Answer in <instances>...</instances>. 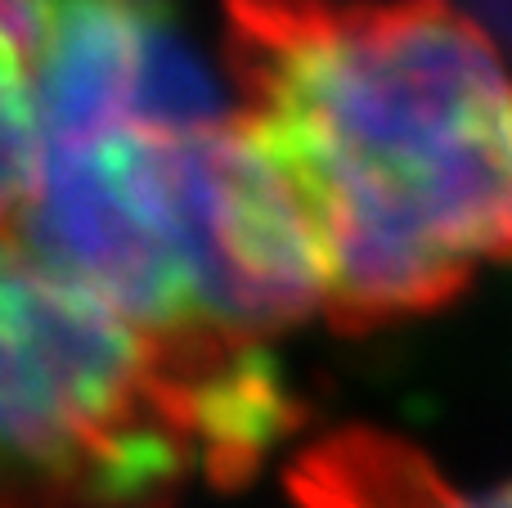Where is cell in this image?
<instances>
[{
	"instance_id": "obj_1",
	"label": "cell",
	"mask_w": 512,
	"mask_h": 508,
	"mask_svg": "<svg viewBox=\"0 0 512 508\" xmlns=\"http://www.w3.org/2000/svg\"><path fill=\"white\" fill-rule=\"evenodd\" d=\"M243 135L319 315L378 329L512 261V63L454 0H225Z\"/></svg>"
},
{
	"instance_id": "obj_2",
	"label": "cell",
	"mask_w": 512,
	"mask_h": 508,
	"mask_svg": "<svg viewBox=\"0 0 512 508\" xmlns=\"http://www.w3.org/2000/svg\"><path fill=\"white\" fill-rule=\"evenodd\" d=\"M283 401L252 360L176 356L0 234V508H167L243 468Z\"/></svg>"
},
{
	"instance_id": "obj_3",
	"label": "cell",
	"mask_w": 512,
	"mask_h": 508,
	"mask_svg": "<svg viewBox=\"0 0 512 508\" xmlns=\"http://www.w3.org/2000/svg\"><path fill=\"white\" fill-rule=\"evenodd\" d=\"M301 508H512V482L468 491L423 450L373 428H346L319 441L292 468Z\"/></svg>"
},
{
	"instance_id": "obj_4",
	"label": "cell",
	"mask_w": 512,
	"mask_h": 508,
	"mask_svg": "<svg viewBox=\"0 0 512 508\" xmlns=\"http://www.w3.org/2000/svg\"><path fill=\"white\" fill-rule=\"evenodd\" d=\"M41 167V117L18 0H0V234H14Z\"/></svg>"
}]
</instances>
